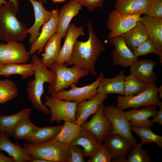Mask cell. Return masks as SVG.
<instances>
[{
	"label": "cell",
	"mask_w": 162,
	"mask_h": 162,
	"mask_svg": "<svg viewBox=\"0 0 162 162\" xmlns=\"http://www.w3.org/2000/svg\"><path fill=\"white\" fill-rule=\"evenodd\" d=\"M35 67L33 64L12 63L3 64L1 70V74L4 76L9 77L12 74H18L22 76L21 80L34 75Z\"/></svg>",
	"instance_id": "cell-30"
},
{
	"label": "cell",
	"mask_w": 162,
	"mask_h": 162,
	"mask_svg": "<svg viewBox=\"0 0 162 162\" xmlns=\"http://www.w3.org/2000/svg\"><path fill=\"white\" fill-rule=\"evenodd\" d=\"M141 14L130 15L123 14L116 10L110 13L106 26L110 31L108 38L110 39L120 36L130 29L141 20Z\"/></svg>",
	"instance_id": "cell-9"
},
{
	"label": "cell",
	"mask_w": 162,
	"mask_h": 162,
	"mask_svg": "<svg viewBox=\"0 0 162 162\" xmlns=\"http://www.w3.org/2000/svg\"><path fill=\"white\" fill-rule=\"evenodd\" d=\"M2 151L11 156L15 162H29L33 158L20 145L9 140L4 132L0 131V152Z\"/></svg>",
	"instance_id": "cell-24"
},
{
	"label": "cell",
	"mask_w": 162,
	"mask_h": 162,
	"mask_svg": "<svg viewBox=\"0 0 162 162\" xmlns=\"http://www.w3.org/2000/svg\"><path fill=\"white\" fill-rule=\"evenodd\" d=\"M31 58L32 63L35 67L34 78L30 80L27 84L26 92L28 98L36 110L48 114L50 113V110L43 104L41 98L44 92V83L48 82L50 85L53 84L56 79V75L52 71L47 69L37 55H32Z\"/></svg>",
	"instance_id": "cell-2"
},
{
	"label": "cell",
	"mask_w": 162,
	"mask_h": 162,
	"mask_svg": "<svg viewBox=\"0 0 162 162\" xmlns=\"http://www.w3.org/2000/svg\"><path fill=\"white\" fill-rule=\"evenodd\" d=\"M0 162H15L13 158L8 157L0 152Z\"/></svg>",
	"instance_id": "cell-44"
},
{
	"label": "cell",
	"mask_w": 162,
	"mask_h": 162,
	"mask_svg": "<svg viewBox=\"0 0 162 162\" xmlns=\"http://www.w3.org/2000/svg\"><path fill=\"white\" fill-rule=\"evenodd\" d=\"M108 95L97 93L92 99L77 103L76 106V123L80 126L86 122L89 117L99 109Z\"/></svg>",
	"instance_id": "cell-17"
},
{
	"label": "cell",
	"mask_w": 162,
	"mask_h": 162,
	"mask_svg": "<svg viewBox=\"0 0 162 162\" xmlns=\"http://www.w3.org/2000/svg\"><path fill=\"white\" fill-rule=\"evenodd\" d=\"M69 145L51 140L43 143L27 142L23 148L31 156L46 160L49 162H67Z\"/></svg>",
	"instance_id": "cell-4"
},
{
	"label": "cell",
	"mask_w": 162,
	"mask_h": 162,
	"mask_svg": "<svg viewBox=\"0 0 162 162\" xmlns=\"http://www.w3.org/2000/svg\"><path fill=\"white\" fill-rule=\"evenodd\" d=\"M120 36L133 51L150 39L146 26L141 20L138 21L135 26Z\"/></svg>",
	"instance_id": "cell-25"
},
{
	"label": "cell",
	"mask_w": 162,
	"mask_h": 162,
	"mask_svg": "<svg viewBox=\"0 0 162 162\" xmlns=\"http://www.w3.org/2000/svg\"><path fill=\"white\" fill-rule=\"evenodd\" d=\"M52 14L50 19L43 25L40 34L31 45L29 52L31 55L38 51L37 54L42 52L46 43L56 32L58 22V9H52Z\"/></svg>",
	"instance_id": "cell-14"
},
{
	"label": "cell",
	"mask_w": 162,
	"mask_h": 162,
	"mask_svg": "<svg viewBox=\"0 0 162 162\" xmlns=\"http://www.w3.org/2000/svg\"><path fill=\"white\" fill-rule=\"evenodd\" d=\"M104 77V72L100 73L96 80L92 84L81 87L76 86L73 84L68 90H62L58 92L55 96L57 98L61 100L77 103L90 99L97 93V89L101 80Z\"/></svg>",
	"instance_id": "cell-10"
},
{
	"label": "cell",
	"mask_w": 162,
	"mask_h": 162,
	"mask_svg": "<svg viewBox=\"0 0 162 162\" xmlns=\"http://www.w3.org/2000/svg\"><path fill=\"white\" fill-rule=\"evenodd\" d=\"M157 62L154 60L146 59L136 60L131 66L130 74L149 86H157L158 76L154 73V68Z\"/></svg>",
	"instance_id": "cell-15"
},
{
	"label": "cell",
	"mask_w": 162,
	"mask_h": 162,
	"mask_svg": "<svg viewBox=\"0 0 162 162\" xmlns=\"http://www.w3.org/2000/svg\"><path fill=\"white\" fill-rule=\"evenodd\" d=\"M8 2L5 0H0V7H2L3 4H4L7 3Z\"/></svg>",
	"instance_id": "cell-48"
},
{
	"label": "cell",
	"mask_w": 162,
	"mask_h": 162,
	"mask_svg": "<svg viewBox=\"0 0 162 162\" xmlns=\"http://www.w3.org/2000/svg\"><path fill=\"white\" fill-rule=\"evenodd\" d=\"M157 108V106L153 105L139 110L134 108L125 112L128 120L130 122L131 127L148 126L152 127L153 126V124L150 122L149 118L155 116L158 112Z\"/></svg>",
	"instance_id": "cell-20"
},
{
	"label": "cell",
	"mask_w": 162,
	"mask_h": 162,
	"mask_svg": "<svg viewBox=\"0 0 162 162\" xmlns=\"http://www.w3.org/2000/svg\"><path fill=\"white\" fill-rule=\"evenodd\" d=\"M31 55L21 42L11 41L0 44V61L3 64H26Z\"/></svg>",
	"instance_id": "cell-11"
},
{
	"label": "cell",
	"mask_w": 162,
	"mask_h": 162,
	"mask_svg": "<svg viewBox=\"0 0 162 162\" xmlns=\"http://www.w3.org/2000/svg\"><path fill=\"white\" fill-rule=\"evenodd\" d=\"M62 38L60 34L56 32L44 47V53L41 61L42 64L47 68L56 64L62 48L61 41Z\"/></svg>",
	"instance_id": "cell-27"
},
{
	"label": "cell",
	"mask_w": 162,
	"mask_h": 162,
	"mask_svg": "<svg viewBox=\"0 0 162 162\" xmlns=\"http://www.w3.org/2000/svg\"><path fill=\"white\" fill-rule=\"evenodd\" d=\"M0 40H4V37L0 28Z\"/></svg>",
	"instance_id": "cell-49"
},
{
	"label": "cell",
	"mask_w": 162,
	"mask_h": 162,
	"mask_svg": "<svg viewBox=\"0 0 162 162\" xmlns=\"http://www.w3.org/2000/svg\"><path fill=\"white\" fill-rule=\"evenodd\" d=\"M102 145L103 143L99 142L92 133L83 129L69 145H78L82 146L84 157L90 158L94 155Z\"/></svg>",
	"instance_id": "cell-23"
},
{
	"label": "cell",
	"mask_w": 162,
	"mask_h": 162,
	"mask_svg": "<svg viewBox=\"0 0 162 162\" xmlns=\"http://www.w3.org/2000/svg\"><path fill=\"white\" fill-rule=\"evenodd\" d=\"M12 2L16 8L17 11H19V5L17 0H9V1Z\"/></svg>",
	"instance_id": "cell-46"
},
{
	"label": "cell",
	"mask_w": 162,
	"mask_h": 162,
	"mask_svg": "<svg viewBox=\"0 0 162 162\" xmlns=\"http://www.w3.org/2000/svg\"><path fill=\"white\" fill-rule=\"evenodd\" d=\"M102 111L103 114L112 124L113 129L110 134L120 135L126 138L134 146L137 144L136 139L131 133L130 123L128 120L124 110L111 104L109 106L104 105Z\"/></svg>",
	"instance_id": "cell-8"
},
{
	"label": "cell",
	"mask_w": 162,
	"mask_h": 162,
	"mask_svg": "<svg viewBox=\"0 0 162 162\" xmlns=\"http://www.w3.org/2000/svg\"><path fill=\"white\" fill-rule=\"evenodd\" d=\"M3 64L0 61V76L1 75V68L2 67V66Z\"/></svg>",
	"instance_id": "cell-51"
},
{
	"label": "cell",
	"mask_w": 162,
	"mask_h": 162,
	"mask_svg": "<svg viewBox=\"0 0 162 162\" xmlns=\"http://www.w3.org/2000/svg\"><path fill=\"white\" fill-rule=\"evenodd\" d=\"M29 162H49L48 161L42 159L35 158L33 157V158L29 161Z\"/></svg>",
	"instance_id": "cell-45"
},
{
	"label": "cell",
	"mask_w": 162,
	"mask_h": 162,
	"mask_svg": "<svg viewBox=\"0 0 162 162\" xmlns=\"http://www.w3.org/2000/svg\"><path fill=\"white\" fill-rule=\"evenodd\" d=\"M83 28L78 27L74 24L69 25L63 45L56 62L57 64H63L70 58L75 44L77 38L84 34Z\"/></svg>",
	"instance_id": "cell-21"
},
{
	"label": "cell",
	"mask_w": 162,
	"mask_h": 162,
	"mask_svg": "<svg viewBox=\"0 0 162 162\" xmlns=\"http://www.w3.org/2000/svg\"><path fill=\"white\" fill-rule=\"evenodd\" d=\"M131 130L138 135L143 144L154 143L162 149V136L155 134L150 127H131Z\"/></svg>",
	"instance_id": "cell-35"
},
{
	"label": "cell",
	"mask_w": 162,
	"mask_h": 162,
	"mask_svg": "<svg viewBox=\"0 0 162 162\" xmlns=\"http://www.w3.org/2000/svg\"><path fill=\"white\" fill-rule=\"evenodd\" d=\"M28 0L31 2L33 6L35 16V21L33 24L30 28H27L26 31V33L30 34L28 41L29 44H31L39 37L41 27L50 19L52 12L46 10L40 0Z\"/></svg>",
	"instance_id": "cell-16"
},
{
	"label": "cell",
	"mask_w": 162,
	"mask_h": 162,
	"mask_svg": "<svg viewBox=\"0 0 162 162\" xmlns=\"http://www.w3.org/2000/svg\"><path fill=\"white\" fill-rule=\"evenodd\" d=\"M64 123L58 134L52 140L70 145L83 128L76 122L64 121Z\"/></svg>",
	"instance_id": "cell-32"
},
{
	"label": "cell",
	"mask_w": 162,
	"mask_h": 162,
	"mask_svg": "<svg viewBox=\"0 0 162 162\" xmlns=\"http://www.w3.org/2000/svg\"><path fill=\"white\" fill-rule=\"evenodd\" d=\"M87 26L88 39L85 42L76 40L70 58L64 64L66 66L71 64L78 65L88 70L93 75L97 76L95 65L105 48L95 34L90 21H88Z\"/></svg>",
	"instance_id": "cell-1"
},
{
	"label": "cell",
	"mask_w": 162,
	"mask_h": 162,
	"mask_svg": "<svg viewBox=\"0 0 162 162\" xmlns=\"http://www.w3.org/2000/svg\"><path fill=\"white\" fill-rule=\"evenodd\" d=\"M18 95L16 83L9 79L0 80V104H3L14 99Z\"/></svg>",
	"instance_id": "cell-36"
},
{
	"label": "cell",
	"mask_w": 162,
	"mask_h": 162,
	"mask_svg": "<svg viewBox=\"0 0 162 162\" xmlns=\"http://www.w3.org/2000/svg\"><path fill=\"white\" fill-rule=\"evenodd\" d=\"M151 4L146 15L152 17H162V0H150Z\"/></svg>",
	"instance_id": "cell-41"
},
{
	"label": "cell",
	"mask_w": 162,
	"mask_h": 162,
	"mask_svg": "<svg viewBox=\"0 0 162 162\" xmlns=\"http://www.w3.org/2000/svg\"><path fill=\"white\" fill-rule=\"evenodd\" d=\"M54 3L63 2L66 0H52Z\"/></svg>",
	"instance_id": "cell-50"
},
{
	"label": "cell",
	"mask_w": 162,
	"mask_h": 162,
	"mask_svg": "<svg viewBox=\"0 0 162 162\" xmlns=\"http://www.w3.org/2000/svg\"><path fill=\"white\" fill-rule=\"evenodd\" d=\"M142 143L134 146L125 159V162H150L152 160L148 152L142 148Z\"/></svg>",
	"instance_id": "cell-37"
},
{
	"label": "cell",
	"mask_w": 162,
	"mask_h": 162,
	"mask_svg": "<svg viewBox=\"0 0 162 162\" xmlns=\"http://www.w3.org/2000/svg\"><path fill=\"white\" fill-rule=\"evenodd\" d=\"M82 8L80 3L71 0L60 8L58 12V22L56 32L60 34L62 38L65 37L72 19L78 14Z\"/></svg>",
	"instance_id": "cell-22"
},
{
	"label": "cell",
	"mask_w": 162,
	"mask_h": 162,
	"mask_svg": "<svg viewBox=\"0 0 162 162\" xmlns=\"http://www.w3.org/2000/svg\"><path fill=\"white\" fill-rule=\"evenodd\" d=\"M110 42L115 46L112 52V62L113 66L126 68L131 66L138 59L121 36L110 39Z\"/></svg>",
	"instance_id": "cell-13"
},
{
	"label": "cell",
	"mask_w": 162,
	"mask_h": 162,
	"mask_svg": "<svg viewBox=\"0 0 162 162\" xmlns=\"http://www.w3.org/2000/svg\"><path fill=\"white\" fill-rule=\"evenodd\" d=\"M83 149L78 145H69L67 162H85Z\"/></svg>",
	"instance_id": "cell-40"
},
{
	"label": "cell",
	"mask_w": 162,
	"mask_h": 162,
	"mask_svg": "<svg viewBox=\"0 0 162 162\" xmlns=\"http://www.w3.org/2000/svg\"><path fill=\"white\" fill-rule=\"evenodd\" d=\"M80 3L82 6L86 7L89 11H93L97 8L102 7L105 0H72Z\"/></svg>",
	"instance_id": "cell-42"
},
{
	"label": "cell",
	"mask_w": 162,
	"mask_h": 162,
	"mask_svg": "<svg viewBox=\"0 0 162 162\" xmlns=\"http://www.w3.org/2000/svg\"><path fill=\"white\" fill-rule=\"evenodd\" d=\"M125 71L121 70L115 76L112 78L104 77L98 88V93L104 95L114 93L124 95V80Z\"/></svg>",
	"instance_id": "cell-26"
},
{
	"label": "cell",
	"mask_w": 162,
	"mask_h": 162,
	"mask_svg": "<svg viewBox=\"0 0 162 162\" xmlns=\"http://www.w3.org/2000/svg\"><path fill=\"white\" fill-rule=\"evenodd\" d=\"M38 127L31 121L29 115L22 118L15 127L13 136L16 140H25L30 137L35 131Z\"/></svg>",
	"instance_id": "cell-34"
},
{
	"label": "cell",
	"mask_w": 162,
	"mask_h": 162,
	"mask_svg": "<svg viewBox=\"0 0 162 162\" xmlns=\"http://www.w3.org/2000/svg\"><path fill=\"white\" fill-rule=\"evenodd\" d=\"M150 0H116L115 10L130 15L146 14L149 9Z\"/></svg>",
	"instance_id": "cell-28"
},
{
	"label": "cell",
	"mask_w": 162,
	"mask_h": 162,
	"mask_svg": "<svg viewBox=\"0 0 162 162\" xmlns=\"http://www.w3.org/2000/svg\"><path fill=\"white\" fill-rule=\"evenodd\" d=\"M41 1L42 3H45L47 2L48 0H39Z\"/></svg>",
	"instance_id": "cell-52"
},
{
	"label": "cell",
	"mask_w": 162,
	"mask_h": 162,
	"mask_svg": "<svg viewBox=\"0 0 162 162\" xmlns=\"http://www.w3.org/2000/svg\"><path fill=\"white\" fill-rule=\"evenodd\" d=\"M31 109H23L16 113L10 115H0V131L4 132L9 138L13 136L15 127L25 117L29 115Z\"/></svg>",
	"instance_id": "cell-29"
},
{
	"label": "cell",
	"mask_w": 162,
	"mask_h": 162,
	"mask_svg": "<svg viewBox=\"0 0 162 162\" xmlns=\"http://www.w3.org/2000/svg\"><path fill=\"white\" fill-rule=\"evenodd\" d=\"M160 110L155 116L151 120H149L150 122L152 123H157L162 125V104L159 106Z\"/></svg>",
	"instance_id": "cell-43"
},
{
	"label": "cell",
	"mask_w": 162,
	"mask_h": 162,
	"mask_svg": "<svg viewBox=\"0 0 162 162\" xmlns=\"http://www.w3.org/2000/svg\"><path fill=\"white\" fill-rule=\"evenodd\" d=\"M141 21L145 25L150 39L160 54L158 63L162 64V17H154L145 15Z\"/></svg>",
	"instance_id": "cell-18"
},
{
	"label": "cell",
	"mask_w": 162,
	"mask_h": 162,
	"mask_svg": "<svg viewBox=\"0 0 162 162\" xmlns=\"http://www.w3.org/2000/svg\"><path fill=\"white\" fill-rule=\"evenodd\" d=\"M17 11L10 2L0 7V28L4 37V41L20 42L27 38L26 26L16 17Z\"/></svg>",
	"instance_id": "cell-3"
},
{
	"label": "cell",
	"mask_w": 162,
	"mask_h": 162,
	"mask_svg": "<svg viewBox=\"0 0 162 162\" xmlns=\"http://www.w3.org/2000/svg\"><path fill=\"white\" fill-rule=\"evenodd\" d=\"M63 125L55 126L38 127L34 132L25 140L28 142L38 144L52 140L60 131Z\"/></svg>",
	"instance_id": "cell-31"
},
{
	"label": "cell",
	"mask_w": 162,
	"mask_h": 162,
	"mask_svg": "<svg viewBox=\"0 0 162 162\" xmlns=\"http://www.w3.org/2000/svg\"><path fill=\"white\" fill-rule=\"evenodd\" d=\"M157 86H149L144 91L133 96H125L119 95L117 97L116 107L124 110L133 108L153 105L159 106L162 103L158 97Z\"/></svg>",
	"instance_id": "cell-7"
},
{
	"label": "cell",
	"mask_w": 162,
	"mask_h": 162,
	"mask_svg": "<svg viewBox=\"0 0 162 162\" xmlns=\"http://www.w3.org/2000/svg\"><path fill=\"white\" fill-rule=\"evenodd\" d=\"M44 105L49 108L51 117L50 123L56 122L60 124L62 121L76 122V112L77 103L59 100L55 95L45 96Z\"/></svg>",
	"instance_id": "cell-6"
},
{
	"label": "cell",
	"mask_w": 162,
	"mask_h": 162,
	"mask_svg": "<svg viewBox=\"0 0 162 162\" xmlns=\"http://www.w3.org/2000/svg\"><path fill=\"white\" fill-rule=\"evenodd\" d=\"M56 74L54 83L50 85L47 92L50 95H55L60 91L68 88L73 84H77L81 78L87 75L89 71L81 67L74 64L68 68L64 64H55L49 68Z\"/></svg>",
	"instance_id": "cell-5"
},
{
	"label": "cell",
	"mask_w": 162,
	"mask_h": 162,
	"mask_svg": "<svg viewBox=\"0 0 162 162\" xmlns=\"http://www.w3.org/2000/svg\"><path fill=\"white\" fill-rule=\"evenodd\" d=\"M133 52L137 58L140 56L146 55L151 53H154L160 56L159 52L150 39L134 50Z\"/></svg>",
	"instance_id": "cell-39"
},
{
	"label": "cell",
	"mask_w": 162,
	"mask_h": 162,
	"mask_svg": "<svg viewBox=\"0 0 162 162\" xmlns=\"http://www.w3.org/2000/svg\"><path fill=\"white\" fill-rule=\"evenodd\" d=\"M111 154L106 144H103L94 155L90 157L88 162H111Z\"/></svg>",
	"instance_id": "cell-38"
},
{
	"label": "cell",
	"mask_w": 162,
	"mask_h": 162,
	"mask_svg": "<svg viewBox=\"0 0 162 162\" xmlns=\"http://www.w3.org/2000/svg\"><path fill=\"white\" fill-rule=\"evenodd\" d=\"M158 94L157 96L159 99L162 98V86L161 85L158 88H157Z\"/></svg>",
	"instance_id": "cell-47"
},
{
	"label": "cell",
	"mask_w": 162,
	"mask_h": 162,
	"mask_svg": "<svg viewBox=\"0 0 162 162\" xmlns=\"http://www.w3.org/2000/svg\"><path fill=\"white\" fill-rule=\"evenodd\" d=\"M103 142L109 150L112 159L116 158H126L134 146L125 137L116 134L109 135Z\"/></svg>",
	"instance_id": "cell-19"
},
{
	"label": "cell",
	"mask_w": 162,
	"mask_h": 162,
	"mask_svg": "<svg viewBox=\"0 0 162 162\" xmlns=\"http://www.w3.org/2000/svg\"><path fill=\"white\" fill-rule=\"evenodd\" d=\"M149 86L130 74L124 77V95L130 96L139 94L145 91Z\"/></svg>",
	"instance_id": "cell-33"
},
{
	"label": "cell",
	"mask_w": 162,
	"mask_h": 162,
	"mask_svg": "<svg viewBox=\"0 0 162 162\" xmlns=\"http://www.w3.org/2000/svg\"><path fill=\"white\" fill-rule=\"evenodd\" d=\"M103 104L100 106L90 120L84 122L80 125L83 129L92 133L101 143L107 136L111 134L113 129L111 122L103 114Z\"/></svg>",
	"instance_id": "cell-12"
}]
</instances>
